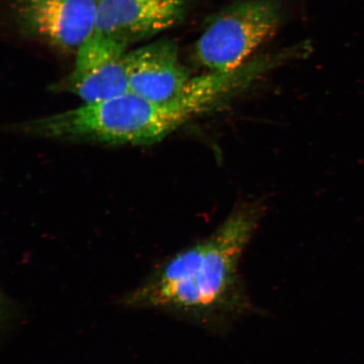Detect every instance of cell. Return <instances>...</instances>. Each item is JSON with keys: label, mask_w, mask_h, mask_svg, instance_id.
Masks as SVG:
<instances>
[{"label": "cell", "mask_w": 364, "mask_h": 364, "mask_svg": "<svg viewBox=\"0 0 364 364\" xmlns=\"http://www.w3.org/2000/svg\"><path fill=\"white\" fill-rule=\"evenodd\" d=\"M261 217L257 207L235 210L208 237L168 259L126 304L225 329L252 311L240 267Z\"/></svg>", "instance_id": "1"}, {"label": "cell", "mask_w": 364, "mask_h": 364, "mask_svg": "<svg viewBox=\"0 0 364 364\" xmlns=\"http://www.w3.org/2000/svg\"><path fill=\"white\" fill-rule=\"evenodd\" d=\"M208 108L202 90L188 82L176 97L166 102L149 101L129 92L22 122L13 130L34 138L65 142L150 145Z\"/></svg>", "instance_id": "2"}, {"label": "cell", "mask_w": 364, "mask_h": 364, "mask_svg": "<svg viewBox=\"0 0 364 364\" xmlns=\"http://www.w3.org/2000/svg\"><path fill=\"white\" fill-rule=\"evenodd\" d=\"M279 0H243L218 15L196 44V56L212 72L235 70L269 39L279 27Z\"/></svg>", "instance_id": "3"}, {"label": "cell", "mask_w": 364, "mask_h": 364, "mask_svg": "<svg viewBox=\"0 0 364 364\" xmlns=\"http://www.w3.org/2000/svg\"><path fill=\"white\" fill-rule=\"evenodd\" d=\"M98 0H13L11 16L27 38L78 51L94 33Z\"/></svg>", "instance_id": "4"}, {"label": "cell", "mask_w": 364, "mask_h": 364, "mask_svg": "<svg viewBox=\"0 0 364 364\" xmlns=\"http://www.w3.org/2000/svg\"><path fill=\"white\" fill-rule=\"evenodd\" d=\"M129 44L94 33L77 51L74 70L62 87L84 103L130 92L125 66Z\"/></svg>", "instance_id": "5"}, {"label": "cell", "mask_w": 364, "mask_h": 364, "mask_svg": "<svg viewBox=\"0 0 364 364\" xmlns=\"http://www.w3.org/2000/svg\"><path fill=\"white\" fill-rule=\"evenodd\" d=\"M190 0H98L94 33L127 44L178 24Z\"/></svg>", "instance_id": "6"}, {"label": "cell", "mask_w": 364, "mask_h": 364, "mask_svg": "<svg viewBox=\"0 0 364 364\" xmlns=\"http://www.w3.org/2000/svg\"><path fill=\"white\" fill-rule=\"evenodd\" d=\"M124 62L130 92L149 101H170L191 79L180 60L178 46L169 39L127 53Z\"/></svg>", "instance_id": "7"}]
</instances>
